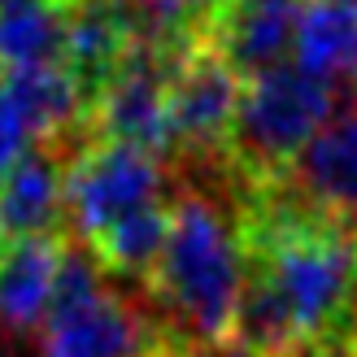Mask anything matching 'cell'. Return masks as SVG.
Segmentation results:
<instances>
[{"label":"cell","mask_w":357,"mask_h":357,"mask_svg":"<svg viewBox=\"0 0 357 357\" xmlns=\"http://www.w3.org/2000/svg\"><path fill=\"white\" fill-rule=\"evenodd\" d=\"M248 283V244L236 201L178 183L170 201V240L144 283L153 310L183 344L218 353L236 340V314Z\"/></svg>","instance_id":"1"},{"label":"cell","mask_w":357,"mask_h":357,"mask_svg":"<svg viewBox=\"0 0 357 357\" xmlns=\"http://www.w3.org/2000/svg\"><path fill=\"white\" fill-rule=\"evenodd\" d=\"M331 109L335 87L301 70L296 61L244 79L236 131H231L227 149L231 201L240 205L248 192L275 188L296 166V157L314 144V135L331 122Z\"/></svg>","instance_id":"2"},{"label":"cell","mask_w":357,"mask_h":357,"mask_svg":"<svg viewBox=\"0 0 357 357\" xmlns=\"http://www.w3.org/2000/svg\"><path fill=\"white\" fill-rule=\"evenodd\" d=\"M174 340L153 305L114 288L92 248L66 240L57 296L40 327V357H157Z\"/></svg>","instance_id":"3"},{"label":"cell","mask_w":357,"mask_h":357,"mask_svg":"<svg viewBox=\"0 0 357 357\" xmlns=\"http://www.w3.org/2000/svg\"><path fill=\"white\" fill-rule=\"evenodd\" d=\"M170 188L166 157L114 139H87L66 166V240L96 244L118 222L166 205Z\"/></svg>","instance_id":"4"},{"label":"cell","mask_w":357,"mask_h":357,"mask_svg":"<svg viewBox=\"0 0 357 357\" xmlns=\"http://www.w3.org/2000/svg\"><path fill=\"white\" fill-rule=\"evenodd\" d=\"M240 96L244 79L205 44V35H192V44L178 52L170 70V135L183 178L227 174V149L231 131H236Z\"/></svg>","instance_id":"5"},{"label":"cell","mask_w":357,"mask_h":357,"mask_svg":"<svg viewBox=\"0 0 357 357\" xmlns=\"http://www.w3.org/2000/svg\"><path fill=\"white\" fill-rule=\"evenodd\" d=\"M87 100L66 66L0 75V178L48 144L83 139Z\"/></svg>","instance_id":"6"},{"label":"cell","mask_w":357,"mask_h":357,"mask_svg":"<svg viewBox=\"0 0 357 357\" xmlns=\"http://www.w3.org/2000/svg\"><path fill=\"white\" fill-rule=\"evenodd\" d=\"M279 188L318 222L340 227L357 240V105L335 114L314 135V144L279 178Z\"/></svg>","instance_id":"7"},{"label":"cell","mask_w":357,"mask_h":357,"mask_svg":"<svg viewBox=\"0 0 357 357\" xmlns=\"http://www.w3.org/2000/svg\"><path fill=\"white\" fill-rule=\"evenodd\" d=\"M201 35L240 79H257L288 66L296 44V0H222Z\"/></svg>","instance_id":"8"},{"label":"cell","mask_w":357,"mask_h":357,"mask_svg":"<svg viewBox=\"0 0 357 357\" xmlns=\"http://www.w3.org/2000/svg\"><path fill=\"white\" fill-rule=\"evenodd\" d=\"M87 139L92 135L70 139V144H48L22 157L0 178V222H5L9 240L57 236L66 227V166Z\"/></svg>","instance_id":"9"},{"label":"cell","mask_w":357,"mask_h":357,"mask_svg":"<svg viewBox=\"0 0 357 357\" xmlns=\"http://www.w3.org/2000/svg\"><path fill=\"white\" fill-rule=\"evenodd\" d=\"M61 253V236L5 240V248H0V335L22 340L44 327L52 296H57Z\"/></svg>","instance_id":"10"},{"label":"cell","mask_w":357,"mask_h":357,"mask_svg":"<svg viewBox=\"0 0 357 357\" xmlns=\"http://www.w3.org/2000/svg\"><path fill=\"white\" fill-rule=\"evenodd\" d=\"M296 66L357 83V0H296Z\"/></svg>","instance_id":"11"},{"label":"cell","mask_w":357,"mask_h":357,"mask_svg":"<svg viewBox=\"0 0 357 357\" xmlns=\"http://www.w3.org/2000/svg\"><path fill=\"white\" fill-rule=\"evenodd\" d=\"M66 66V5L0 9V75Z\"/></svg>","instance_id":"12"},{"label":"cell","mask_w":357,"mask_h":357,"mask_svg":"<svg viewBox=\"0 0 357 357\" xmlns=\"http://www.w3.org/2000/svg\"><path fill=\"white\" fill-rule=\"evenodd\" d=\"M166 240H170V205H153V209L118 222L114 231H105L96 244H83V248H92V257L105 266L109 279L149 283L157 261L166 253Z\"/></svg>","instance_id":"13"},{"label":"cell","mask_w":357,"mask_h":357,"mask_svg":"<svg viewBox=\"0 0 357 357\" xmlns=\"http://www.w3.org/2000/svg\"><path fill=\"white\" fill-rule=\"evenodd\" d=\"M157 357H209V353H201V349H192V344H183V340H174V344H166Z\"/></svg>","instance_id":"14"},{"label":"cell","mask_w":357,"mask_h":357,"mask_svg":"<svg viewBox=\"0 0 357 357\" xmlns=\"http://www.w3.org/2000/svg\"><path fill=\"white\" fill-rule=\"evenodd\" d=\"M13 5H70V0H0V9H13Z\"/></svg>","instance_id":"15"},{"label":"cell","mask_w":357,"mask_h":357,"mask_svg":"<svg viewBox=\"0 0 357 357\" xmlns=\"http://www.w3.org/2000/svg\"><path fill=\"white\" fill-rule=\"evenodd\" d=\"M344 353L357 357V318H353V327H349V335H344Z\"/></svg>","instance_id":"16"},{"label":"cell","mask_w":357,"mask_h":357,"mask_svg":"<svg viewBox=\"0 0 357 357\" xmlns=\"http://www.w3.org/2000/svg\"><path fill=\"white\" fill-rule=\"evenodd\" d=\"M5 240H9V236H5V222H0V248H5Z\"/></svg>","instance_id":"17"}]
</instances>
